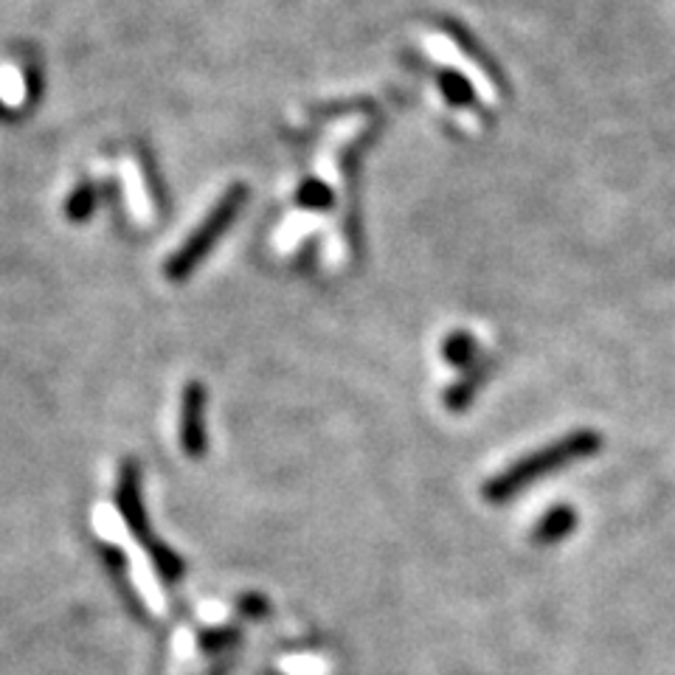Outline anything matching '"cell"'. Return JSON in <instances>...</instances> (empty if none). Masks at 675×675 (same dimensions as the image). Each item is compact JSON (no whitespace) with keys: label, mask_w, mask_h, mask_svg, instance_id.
<instances>
[{"label":"cell","mask_w":675,"mask_h":675,"mask_svg":"<svg viewBox=\"0 0 675 675\" xmlns=\"http://www.w3.org/2000/svg\"><path fill=\"white\" fill-rule=\"evenodd\" d=\"M599 447H602V436H599L597 431H591V428H580V431L566 433L563 440H554L552 445L541 447V451H532L529 456L518 460L516 465H510L504 473H498L496 478H490L485 485V501L487 504L512 501L518 493H523L529 485L541 482V478L552 476L554 471L597 456Z\"/></svg>","instance_id":"obj_1"},{"label":"cell","mask_w":675,"mask_h":675,"mask_svg":"<svg viewBox=\"0 0 675 675\" xmlns=\"http://www.w3.org/2000/svg\"><path fill=\"white\" fill-rule=\"evenodd\" d=\"M245 198H248V189H245L243 184H234L229 191H225L223 198L217 200V206L209 211V217H206L203 223L191 231V234L186 236V243L166 259V279L186 281L195 270H198V265L211 254L217 240L231 229L236 214L243 211Z\"/></svg>","instance_id":"obj_2"},{"label":"cell","mask_w":675,"mask_h":675,"mask_svg":"<svg viewBox=\"0 0 675 675\" xmlns=\"http://www.w3.org/2000/svg\"><path fill=\"white\" fill-rule=\"evenodd\" d=\"M206 402L209 391L200 380L186 383L180 395V445L189 460L200 462L209 451V431H206Z\"/></svg>","instance_id":"obj_3"},{"label":"cell","mask_w":675,"mask_h":675,"mask_svg":"<svg viewBox=\"0 0 675 675\" xmlns=\"http://www.w3.org/2000/svg\"><path fill=\"white\" fill-rule=\"evenodd\" d=\"M115 507H119V516H122L128 532L135 538V541H141V546L153 541L155 535L150 532L147 507H144V498H141L139 462L130 460L122 465V473H119V485H115Z\"/></svg>","instance_id":"obj_4"},{"label":"cell","mask_w":675,"mask_h":675,"mask_svg":"<svg viewBox=\"0 0 675 675\" xmlns=\"http://www.w3.org/2000/svg\"><path fill=\"white\" fill-rule=\"evenodd\" d=\"M577 521H580V518H577V510H574L572 504H557V507H552V510L535 523V529H532V543H538V546H554V543L566 541L574 529H577Z\"/></svg>","instance_id":"obj_5"},{"label":"cell","mask_w":675,"mask_h":675,"mask_svg":"<svg viewBox=\"0 0 675 675\" xmlns=\"http://www.w3.org/2000/svg\"><path fill=\"white\" fill-rule=\"evenodd\" d=\"M102 554H104V566H108V572L113 574L115 588H119V594H122L124 602H128V611L139 619H147V606H144V599L139 597V591H135L133 586H130L128 554H124L119 546H102Z\"/></svg>","instance_id":"obj_6"},{"label":"cell","mask_w":675,"mask_h":675,"mask_svg":"<svg viewBox=\"0 0 675 675\" xmlns=\"http://www.w3.org/2000/svg\"><path fill=\"white\" fill-rule=\"evenodd\" d=\"M487 375H490V364H485V361H478L476 366H471V369L465 372V377H462L460 383H453L451 389L445 391L447 411H453V414L467 411V408L473 406V400H476L478 391H482V386H485Z\"/></svg>","instance_id":"obj_7"},{"label":"cell","mask_w":675,"mask_h":675,"mask_svg":"<svg viewBox=\"0 0 675 675\" xmlns=\"http://www.w3.org/2000/svg\"><path fill=\"white\" fill-rule=\"evenodd\" d=\"M442 361L453 369H471L478 364V344L476 338L465 330L447 332L445 341H442Z\"/></svg>","instance_id":"obj_8"},{"label":"cell","mask_w":675,"mask_h":675,"mask_svg":"<svg viewBox=\"0 0 675 675\" xmlns=\"http://www.w3.org/2000/svg\"><path fill=\"white\" fill-rule=\"evenodd\" d=\"M144 549H147L150 561H153L155 574H158L166 586H175L178 580H184V574H186L184 557L175 554L173 549L166 546V543H161V538H153L150 543H144Z\"/></svg>","instance_id":"obj_9"},{"label":"cell","mask_w":675,"mask_h":675,"mask_svg":"<svg viewBox=\"0 0 675 675\" xmlns=\"http://www.w3.org/2000/svg\"><path fill=\"white\" fill-rule=\"evenodd\" d=\"M240 642H243V631L236 624H220V628H206L198 633V648L206 656H225V653L231 656Z\"/></svg>","instance_id":"obj_10"},{"label":"cell","mask_w":675,"mask_h":675,"mask_svg":"<svg viewBox=\"0 0 675 675\" xmlns=\"http://www.w3.org/2000/svg\"><path fill=\"white\" fill-rule=\"evenodd\" d=\"M436 85H440L442 96H445L451 104H456V108L478 110L476 93H473L471 82H467L465 77H460L456 70H442L440 77H436Z\"/></svg>","instance_id":"obj_11"},{"label":"cell","mask_w":675,"mask_h":675,"mask_svg":"<svg viewBox=\"0 0 675 675\" xmlns=\"http://www.w3.org/2000/svg\"><path fill=\"white\" fill-rule=\"evenodd\" d=\"M445 32L451 34L453 40H456V45H460V48L467 54V57L476 59L478 68L485 70L487 77H490V79H501L498 68H493V59L487 57V54L482 52V48H478L476 37H471V32H465V29H462L460 23H456V20H445Z\"/></svg>","instance_id":"obj_12"},{"label":"cell","mask_w":675,"mask_h":675,"mask_svg":"<svg viewBox=\"0 0 675 675\" xmlns=\"http://www.w3.org/2000/svg\"><path fill=\"white\" fill-rule=\"evenodd\" d=\"M93 211H96V186L93 184L77 186V191L65 200V217L74 220V223H82V220H88Z\"/></svg>","instance_id":"obj_13"},{"label":"cell","mask_w":675,"mask_h":675,"mask_svg":"<svg viewBox=\"0 0 675 675\" xmlns=\"http://www.w3.org/2000/svg\"><path fill=\"white\" fill-rule=\"evenodd\" d=\"M296 198H299V203L305 206V209H330L332 191L327 189L321 180L310 178L299 186V195H296Z\"/></svg>","instance_id":"obj_14"},{"label":"cell","mask_w":675,"mask_h":675,"mask_svg":"<svg viewBox=\"0 0 675 675\" xmlns=\"http://www.w3.org/2000/svg\"><path fill=\"white\" fill-rule=\"evenodd\" d=\"M236 613L243 619H251V622H256V619H265L270 613V602L262 594H243V597L236 599Z\"/></svg>","instance_id":"obj_15"},{"label":"cell","mask_w":675,"mask_h":675,"mask_svg":"<svg viewBox=\"0 0 675 675\" xmlns=\"http://www.w3.org/2000/svg\"><path fill=\"white\" fill-rule=\"evenodd\" d=\"M231 667H234V656H229V659H223L220 664H214V670H211L209 675H229Z\"/></svg>","instance_id":"obj_16"},{"label":"cell","mask_w":675,"mask_h":675,"mask_svg":"<svg viewBox=\"0 0 675 675\" xmlns=\"http://www.w3.org/2000/svg\"><path fill=\"white\" fill-rule=\"evenodd\" d=\"M0 119H9V108L3 104V99H0Z\"/></svg>","instance_id":"obj_17"}]
</instances>
